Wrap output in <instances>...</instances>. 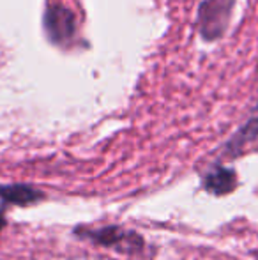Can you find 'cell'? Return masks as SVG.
I'll return each mask as SVG.
<instances>
[{
  "label": "cell",
  "instance_id": "3957f363",
  "mask_svg": "<svg viewBox=\"0 0 258 260\" xmlns=\"http://www.w3.org/2000/svg\"><path fill=\"white\" fill-rule=\"evenodd\" d=\"M45 30L50 41L55 45H65L75 36V14L62 4H50L45 13Z\"/></svg>",
  "mask_w": 258,
  "mask_h": 260
},
{
  "label": "cell",
  "instance_id": "8992f818",
  "mask_svg": "<svg viewBox=\"0 0 258 260\" xmlns=\"http://www.w3.org/2000/svg\"><path fill=\"white\" fill-rule=\"evenodd\" d=\"M6 223H7V219H6V206H0V232L4 230Z\"/></svg>",
  "mask_w": 258,
  "mask_h": 260
},
{
  "label": "cell",
  "instance_id": "6da1fadb",
  "mask_svg": "<svg viewBox=\"0 0 258 260\" xmlns=\"http://www.w3.org/2000/svg\"><path fill=\"white\" fill-rule=\"evenodd\" d=\"M75 237L94 246L114 250L121 255L128 257H136L141 255L145 250V239L143 236L133 229H124L121 225H103V226H76L72 230Z\"/></svg>",
  "mask_w": 258,
  "mask_h": 260
},
{
  "label": "cell",
  "instance_id": "5b68a950",
  "mask_svg": "<svg viewBox=\"0 0 258 260\" xmlns=\"http://www.w3.org/2000/svg\"><path fill=\"white\" fill-rule=\"evenodd\" d=\"M46 199V193L30 184H0V200L4 206L30 207Z\"/></svg>",
  "mask_w": 258,
  "mask_h": 260
},
{
  "label": "cell",
  "instance_id": "7a4b0ae2",
  "mask_svg": "<svg viewBox=\"0 0 258 260\" xmlns=\"http://www.w3.org/2000/svg\"><path fill=\"white\" fill-rule=\"evenodd\" d=\"M235 0H203L198 11V28L205 41H216L225 34Z\"/></svg>",
  "mask_w": 258,
  "mask_h": 260
},
{
  "label": "cell",
  "instance_id": "277c9868",
  "mask_svg": "<svg viewBox=\"0 0 258 260\" xmlns=\"http://www.w3.org/2000/svg\"><path fill=\"white\" fill-rule=\"evenodd\" d=\"M237 186H239L237 172L230 167H225V165L212 167L203 175V181H202V188L209 195L214 197L230 195V193H234L237 189Z\"/></svg>",
  "mask_w": 258,
  "mask_h": 260
}]
</instances>
